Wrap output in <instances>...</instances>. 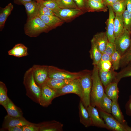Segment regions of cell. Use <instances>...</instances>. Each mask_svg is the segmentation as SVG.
Wrapping results in <instances>:
<instances>
[{
	"mask_svg": "<svg viewBox=\"0 0 131 131\" xmlns=\"http://www.w3.org/2000/svg\"><path fill=\"white\" fill-rule=\"evenodd\" d=\"M129 77H131V61L120 71L117 73L115 82L118 83L122 78Z\"/></svg>",
	"mask_w": 131,
	"mask_h": 131,
	"instance_id": "obj_32",
	"label": "cell"
},
{
	"mask_svg": "<svg viewBox=\"0 0 131 131\" xmlns=\"http://www.w3.org/2000/svg\"><path fill=\"white\" fill-rule=\"evenodd\" d=\"M118 0H103L104 3L107 6H111Z\"/></svg>",
	"mask_w": 131,
	"mask_h": 131,
	"instance_id": "obj_48",
	"label": "cell"
},
{
	"mask_svg": "<svg viewBox=\"0 0 131 131\" xmlns=\"http://www.w3.org/2000/svg\"><path fill=\"white\" fill-rule=\"evenodd\" d=\"M23 83L26 89V95L33 101L39 104L41 88L38 86L35 81L32 67L25 73Z\"/></svg>",
	"mask_w": 131,
	"mask_h": 131,
	"instance_id": "obj_2",
	"label": "cell"
},
{
	"mask_svg": "<svg viewBox=\"0 0 131 131\" xmlns=\"http://www.w3.org/2000/svg\"><path fill=\"white\" fill-rule=\"evenodd\" d=\"M112 67L111 69L107 71L99 69V75L100 80L105 87L110 83L115 82L117 72Z\"/></svg>",
	"mask_w": 131,
	"mask_h": 131,
	"instance_id": "obj_19",
	"label": "cell"
},
{
	"mask_svg": "<svg viewBox=\"0 0 131 131\" xmlns=\"http://www.w3.org/2000/svg\"><path fill=\"white\" fill-rule=\"evenodd\" d=\"M78 8L84 11L87 12L86 7L87 0H73Z\"/></svg>",
	"mask_w": 131,
	"mask_h": 131,
	"instance_id": "obj_41",
	"label": "cell"
},
{
	"mask_svg": "<svg viewBox=\"0 0 131 131\" xmlns=\"http://www.w3.org/2000/svg\"><path fill=\"white\" fill-rule=\"evenodd\" d=\"M86 9L87 12H106L108 7L104 3L99 2L87 0Z\"/></svg>",
	"mask_w": 131,
	"mask_h": 131,
	"instance_id": "obj_22",
	"label": "cell"
},
{
	"mask_svg": "<svg viewBox=\"0 0 131 131\" xmlns=\"http://www.w3.org/2000/svg\"><path fill=\"white\" fill-rule=\"evenodd\" d=\"M33 0H14V3L18 5H23L25 3ZM37 1L39 0H35Z\"/></svg>",
	"mask_w": 131,
	"mask_h": 131,
	"instance_id": "obj_47",
	"label": "cell"
},
{
	"mask_svg": "<svg viewBox=\"0 0 131 131\" xmlns=\"http://www.w3.org/2000/svg\"></svg>",
	"mask_w": 131,
	"mask_h": 131,
	"instance_id": "obj_52",
	"label": "cell"
},
{
	"mask_svg": "<svg viewBox=\"0 0 131 131\" xmlns=\"http://www.w3.org/2000/svg\"><path fill=\"white\" fill-rule=\"evenodd\" d=\"M55 15L65 22H68L85 12L79 8H61L53 12Z\"/></svg>",
	"mask_w": 131,
	"mask_h": 131,
	"instance_id": "obj_9",
	"label": "cell"
},
{
	"mask_svg": "<svg viewBox=\"0 0 131 131\" xmlns=\"http://www.w3.org/2000/svg\"><path fill=\"white\" fill-rule=\"evenodd\" d=\"M48 67L46 65H35L33 66V75L37 84L41 88L48 78Z\"/></svg>",
	"mask_w": 131,
	"mask_h": 131,
	"instance_id": "obj_10",
	"label": "cell"
},
{
	"mask_svg": "<svg viewBox=\"0 0 131 131\" xmlns=\"http://www.w3.org/2000/svg\"><path fill=\"white\" fill-rule=\"evenodd\" d=\"M97 109L100 116L107 126L108 130L113 131H131V127L120 123L111 114Z\"/></svg>",
	"mask_w": 131,
	"mask_h": 131,
	"instance_id": "obj_6",
	"label": "cell"
},
{
	"mask_svg": "<svg viewBox=\"0 0 131 131\" xmlns=\"http://www.w3.org/2000/svg\"><path fill=\"white\" fill-rule=\"evenodd\" d=\"M41 93L39 104L44 107H47L51 104L53 100L56 98V91L44 84L41 87Z\"/></svg>",
	"mask_w": 131,
	"mask_h": 131,
	"instance_id": "obj_11",
	"label": "cell"
},
{
	"mask_svg": "<svg viewBox=\"0 0 131 131\" xmlns=\"http://www.w3.org/2000/svg\"><path fill=\"white\" fill-rule=\"evenodd\" d=\"M13 6L11 3H9L5 8H0V30L2 31L5 25L6 21L13 9Z\"/></svg>",
	"mask_w": 131,
	"mask_h": 131,
	"instance_id": "obj_27",
	"label": "cell"
},
{
	"mask_svg": "<svg viewBox=\"0 0 131 131\" xmlns=\"http://www.w3.org/2000/svg\"><path fill=\"white\" fill-rule=\"evenodd\" d=\"M73 80L55 79L48 77L45 84L51 88L58 89L62 88Z\"/></svg>",
	"mask_w": 131,
	"mask_h": 131,
	"instance_id": "obj_26",
	"label": "cell"
},
{
	"mask_svg": "<svg viewBox=\"0 0 131 131\" xmlns=\"http://www.w3.org/2000/svg\"><path fill=\"white\" fill-rule=\"evenodd\" d=\"M127 10L131 13V0H126Z\"/></svg>",
	"mask_w": 131,
	"mask_h": 131,
	"instance_id": "obj_49",
	"label": "cell"
},
{
	"mask_svg": "<svg viewBox=\"0 0 131 131\" xmlns=\"http://www.w3.org/2000/svg\"><path fill=\"white\" fill-rule=\"evenodd\" d=\"M91 40L101 53L105 52L108 42L106 32L97 33L94 36Z\"/></svg>",
	"mask_w": 131,
	"mask_h": 131,
	"instance_id": "obj_16",
	"label": "cell"
},
{
	"mask_svg": "<svg viewBox=\"0 0 131 131\" xmlns=\"http://www.w3.org/2000/svg\"><path fill=\"white\" fill-rule=\"evenodd\" d=\"M130 37H131V46L130 48H131V30L130 32Z\"/></svg>",
	"mask_w": 131,
	"mask_h": 131,
	"instance_id": "obj_51",
	"label": "cell"
},
{
	"mask_svg": "<svg viewBox=\"0 0 131 131\" xmlns=\"http://www.w3.org/2000/svg\"><path fill=\"white\" fill-rule=\"evenodd\" d=\"M91 78L92 84L90 95V105L97 108L105 92L103 85L99 76V69L96 65L94 66Z\"/></svg>",
	"mask_w": 131,
	"mask_h": 131,
	"instance_id": "obj_1",
	"label": "cell"
},
{
	"mask_svg": "<svg viewBox=\"0 0 131 131\" xmlns=\"http://www.w3.org/2000/svg\"><path fill=\"white\" fill-rule=\"evenodd\" d=\"M84 70L77 72H72L60 69L52 66H49L48 77L63 80H74L80 78Z\"/></svg>",
	"mask_w": 131,
	"mask_h": 131,
	"instance_id": "obj_5",
	"label": "cell"
},
{
	"mask_svg": "<svg viewBox=\"0 0 131 131\" xmlns=\"http://www.w3.org/2000/svg\"><path fill=\"white\" fill-rule=\"evenodd\" d=\"M37 1L41 5L51 9L53 12L60 8L55 0H39Z\"/></svg>",
	"mask_w": 131,
	"mask_h": 131,
	"instance_id": "obj_34",
	"label": "cell"
},
{
	"mask_svg": "<svg viewBox=\"0 0 131 131\" xmlns=\"http://www.w3.org/2000/svg\"><path fill=\"white\" fill-rule=\"evenodd\" d=\"M111 7L115 14H123L126 7V0H118Z\"/></svg>",
	"mask_w": 131,
	"mask_h": 131,
	"instance_id": "obj_31",
	"label": "cell"
},
{
	"mask_svg": "<svg viewBox=\"0 0 131 131\" xmlns=\"http://www.w3.org/2000/svg\"><path fill=\"white\" fill-rule=\"evenodd\" d=\"M8 54L17 57L26 56L28 54V48L22 43H18L14 46L12 49L8 51Z\"/></svg>",
	"mask_w": 131,
	"mask_h": 131,
	"instance_id": "obj_24",
	"label": "cell"
},
{
	"mask_svg": "<svg viewBox=\"0 0 131 131\" xmlns=\"http://www.w3.org/2000/svg\"><path fill=\"white\" fill-rule=\"evenodd\" d=\"M114 26V35L115 38L123 32L124 29L122 14H115Z\"/></svg>",
	"mask_w": 131,
	"mask_h": 131,
	"instance_id": "obj_28",
	"label": "cell"
},
{
	"mask_svg": "<svg viewBox=\"0 0 131 131\" xmlns=\"http://www.w3.org/2000/svg\"><path fill=\"white\" fill-rule=\"evenodd\" d=\"M116 50L114 43L108 42L106 46L105 52L111 56Z\"/></svg>",
	"mask_w": 131,
	"mask_h": 131,
	"instance_id": "obj_40",
	"label": "cell"
},
{
	"mask_svg": "<svg viewBox=\"0 0 131 131\" xmlns=\"http://www.w3.org/2000/svg\"><path fill=\"white\" fill-rule=\"evenodd\" d=\"M55 90L56 98L67 94L73 93L77 95L81 100L82 98V90L79 78L73 80L61 89Z\"/></svg>",
	"mask_w": 131,
	"mask_h": 131,
	"instance_id": "obj_7",
	"label": "cell"
},
{
	"mask_svg": "<svg viewBox=\"0 0 131 131\" xmlns=\"http://www.w3.org/2000/svg\"></svg>",
	"mask_w": 131,
	"mask_h": 131,
	"instance_id": "obj_53",
	"label": "cell"
},
{
	"mask_svg": "<svg viewBox=\"0 0 131 131\" xmlns=\"http://www.w3.org/2000/svg\"><path fill=\"white\" fill-rule=\"evenodd\" d=\"M80 121L85 127L93 126L89 113L82 101L80 100L78 106Z\"/></svg>",
	"mask_w": 131,
	"mask_h": 131,
	"instance_id": "obj_18",
	"label": "cell"
},
{
	"mask_svg": "<svg viewBox=\"0 0 131 131\" xmlns=\"http://www.w3.org/2000/svg\"><path fill=\"white\" fill-rule=\"evenodd\" d=\"M118 83L116 82H113L105 87V93L112 100H118L119 93Z\"/></svg>",
	"mask_w": 131,
	"mask_h": 131,
	"instance_id": "obj_25",
	"label": "cell"
},
{
	"mask_svg": "<svg viewBox=\"0 0 131 131\" xmlns=\"http://www.w3.org/2000/svg\"><path fill=\"white\" fill-rule=\"evenodd\" d=\"M131 61V48H130L121 57L120 67H124Z\"/></svg>",
	"mask_w": 131,
	"mask_h": 131,
	"instance_id": "obj_38",
	"label": "cell"
},
{
	"mask_svg": "<svg viewBox=\"0 0 131 131\" xmlns=\"http://www.w3.org/2000/svg\"><path fill=\"white\" fill-rule=\"evenodd\" d=\"M86 108L90 117L93 126L105 128L107 130V127L103 120L100 116L97 108L90 105Z\"/></svg>",
	"mask_w": 131,
	"mask_h": 131,
	"instance_id": "obj_14",
	"label": "cell"
},
{
	"mask_svg": "<svg viewBox=\"0 0 131 131\" xmlns=\"http://www.w3.org/2000/svg\"><path fill=\"white\" fill-rule=\"evenodd\" d=\"M91 48L89 51L93 65H97L101 58L102 53L98 49L94 42L91 40Z\"/></svg>",
	"mask_w": 131,
	"mask_h": 131,
	"instance_id": "obj_29",
	"label": "cell"
},
{
	"mask_svg": "<svg viewBox=\"0 0 131 131\" xmlns=\"http://www.w3.org/2000/svg\"><path fill=\"white\" fill-rule=\"evenodd\" d=\"M38 3H39V8L38 15H40L45 16L55 15L52 10L41 5L39 2Z\"/></svg>",
	"mask_w": 131,
	"mask_h": 131,
	"instance_id": "obj_39",
	"label": "cell"
},
{
	"mask_svg": "<svg viewBox=\"0 0 131 131\" xmlns=\"http://www.w3.org/2000/svg\"><path fill=\"white\" fill-rule=\"evenodd\" d=\"M126 113L129 116H131V95L130 96L129 99L127 102L125 106Z\"/></svg>",
	"mask_w": 131,
	"mask_h": 131,
	"instance_id": "obj_45",
	"label": "cell"
},
{
	"mask_svg": "<svg viewBox=\"0 0 131 131\" xmlns=\"http://www.w3.org/2000/svg\"><path fill=\"white\" fill-rule=\"evenodd\" d=\"M107 6L108 9L109 14L108 18L106 22V32L108 41L114 43L115 39L114 35L115 14L111 6Z\"/></svg>",
	"mask_w": 131,
	"mask_h": 131,
	"instance_id": "obj_13",
	"label": "cell"
},
{
	"mask_svg": "<svg viewBox=\"0 0 131 131\" xmlns=\"http://www.w3.org/2000/svg\"><path fill=\"white\" fill-rule=\"evenodd\" d=\"M38 16L51 30L61 26L65 22L55 15L45 16L39 15Z\"/></svg>",
	"mask_w": 131,
	"mask_h": 131,
	"instance_id": "obj_21",
	"label": "cell"
},
{
	"mask_svg": "<svg viewBox=\"0 0 131 131\" xmlns=\"http://www.w3.org/2000/svg\"><path fill=\"white\" fill-rule=\"evenodd\" d=\"M114 44L117 51L122 56L130 48L131 40L130 32L124 29L123 32L115 38Z\"/></svg>",
	"mask_w": 131,
	"mask_h": 131,
	"instance_id": "obj_8",
	"label": "cell"
},
{
	"mask_svg": "<svg viewBox=\"0 0 131 131\" xmlns=\"http://www.w3.org/2000/svg\"><path fill=\"white\" fill-rule=\"evenodd\" d=\"M108 60L111 61V56L105 52L102 53L101 59L97 65L98 69L100 68L101 65L103 62Z\"/></svg>",
	"mask_w": 131,
	"mask_h": 131,
	"instance_id": "obj_44",
	"label": "cell"
},
{
	"mask_svg": "<svg viewBox=\"0 0 131 131\" xmlns=\"http://www.w3.org/2000/svg\"><path fill=\"white\" fill-rule=\"evenodd\" d=\"M39 131H63V125L55 120L42 122L38 123Z\"/></svg>",
	"mask_w": 131,
	"mask_h": 131,
	"instance_id": "obj_15",
	"label": "cell"
},
{
	"mask_svg": "<svg viewBox=\"0 0 131 131\" xmlns=\"http://www.w3.org/2000/svg\"><path fill=\"white\" fill-rule=\"evenodd\" d=\"M23 131H39L38 124L29 125L22 126Z\"/></svg>",
	"mask_w": 131,
	"mask_h": 131,
	"instance_id": "obj_42",
	"label": "cell"
},
{
	"mask_svg": "<svg viewBox=\"0 0 131 131\" xmlns=\"http://www.w3.org/2000/svg\"><path fill=\"white\" fill-rule=\"evenodd\" d=\"M27 120L23 116L15 117L7 115L5 116L0 131H5L7 129L11 127L33 124Z\"/></svg>",
	"mask_w": 131,
	"mask_h": 131,
	"instance_id": "obj_12",
	"label": "cell"
},
{
	"mask_svg": "<svg viewBox=\"0 0 131 131\" xmlns=\"http://www.w3.org/2000/svg\"><path fill=\"white\" fill-rule=\"evenodd\" d=\"M23 131L22 126H17L9 127L5 131Z\"/></svg>",
	"mask_w": 131,
	"mask_h": 131,
	"instance_id": "obj_46",
	"label": "cell"
},
{
	"mask_svg": "<svg viewBox=\"0 0 131 131\" xmlns=\"http://www.w3.org/2000/svg\"><path fill=\"white\" fill-rule=\"evenodd\" d=\"M24 30L25 34L31 37H37L42 33L51 30L38 16L27 20Z\"/></svg>",
	"mask_w": 131,
	"mask_h": 131,
	"instance_id": "obj_3",
	"label": "cell"
},
{
	"mask_svg": "<svg viewBox=\"0 0 131 131\" xmlns=\"http://www.w3.org/2000/svg\"><path fill=\"white\" fill-rule=\"evenodd\" d=\"M55 0L60 8H79L73 0Z\"/></svg>",
	"mask_w": 131,
	"mask_h": 131,
	"instance_id": "obj_33",
	"label": "cell"
},
{
	"mask_svg": "<svg viewBox=\"0 0 131 131\" xmlns=\"http://www.w3.org/2000/svg\"><path fill=\"white\" fill-rule=\"evenodd\" d=\"M112 101L111 108L112 115L120 123L124 125H128L120 108L118 100Z\"/></svg>",
	"mask_w": 131,
	"mask_h": 131,
	"instance_id": "obj_23",
	"label": "cell"
},
{
	"mask_svg": "<svg viewBox=\"0 0 131 131\" xmlns=\"http://www.w3.org/2000/svg\"><path fill=\"white\" fill-rule=\"evenodd\" d=\"M88 1H93L104 3L103 0H87Z\"/></svg>",
	"mask_w": 131,
	"mask_h": 131,
	"instance_id": "obj_50",
	"label": "cell"
},
{
	"mask_svg": "<svg viewBox=\"0 0 131 131\" xmlns=\"http://www.w3.org/2000/svg\"><path fill=\"white\" fill-rule=\"evenodd\" d=\"M122 15L124 28L130 32L131 30V13L126 9Z\"/></svg>",
	"mask_w": 131,
	"mask_h": 131,
	"instance_id": "obj_35",
	"label": "cell"
},
{
	"mask_svg": "<svg viewBox=\"0 0 131 131\" xmlns=\"http://www.w3.org/2000/svg\"><path fill=\"white\" fill-rule=\"evenodd\" d=\"M8 90L5 84L2 81L0 82V104L5 102L9 98L7 95Z\"/></svg>",
	"mask_w": 131,
	"mask_h": 131,
	"instance_id": "obj_37",
	"label": "cell"
},
{
	"mask_svg": "<svg viewBox=\"0 0 131 131\" xmlns=\"http://www.w3.org/2000/svg\"><path fill=\"white\" fill-rule=\"evenodd\" d=\"M112 102V100L105 93L100 100L98 107L97 108L111 114Z\"/></svg>",
	"mask_w": 131,
	"mask_h": 131,
	"instance_id": "obj_30",
	"label": "cell"
},
{
	"mask_svg": "<svg viewBox=\"0 0 131 131\" xmlns=\"http://www.w3.org/2000/svg\"><path fill=\"white\" fill-rule=\"evenodd\" d=\"M121 57L117 50L111 56L112 66L115 70H117L120 67Z\"/></svg>",
	"mask_w": 131,
	"mask_h": 131,
	"instance_id": "obj_36",
	"label": "cell"
},
{
	"mask_svg": "<svg viewBox=\"0 0 131 131\" xmlns=\"http://www.w3.org/2000/svg\"><path fill=\"white\" fill-rule=\"evenodd\" d=\"M112 67L111 61L108 60L104 61L102 63L99 69H100L104 71H107L109 70Z\"/></svg>",
	"mask_w": 131,
	"mask_h": 131,
	"instance_id": "obj_43",
	"label": "cell"
},
{
	"mask_svg": "<svg viewBox=\"0 0 131 131\" xmlns=\"http://www.w3.org/2000/svg\"><path fill=\"white\" fill-rule=\"evenodd\" d=\"M1 105L5 109L8 115L15 117L23 116V114L22 110L15 105L9 98Z\"/></svg>",
	"mask_w": 131,
	"mask_h": 131,
	"instance_id": "obj_17",
	"label": "cell"
},
{
	"mask_svg": "<svg viewBox=\"0 0 131 131\" xmlns=\"http://www.w3.org/2000/svg\"><path fill=\"white\" fill-rule=\"evenodd\" d=\"M27 15V20L31 19L38 15L39 3L36 0H33L26 2L23 5Z\"/></svg>",
	"mask_w": 131,
	"mask_h": 131,
	"instance_id": "obj_20",
	"label": "cell"
},
{
	"mask_svg": "<svg viewBox=\"0 0 131 131\" xmlns=\"http://www.w3.org/2000/svg\"><path fill=\"white\" fill-rule=\"evenodd\" d=\"M92 71L84 70L79 78L81 85L82 98L80 100L86 108L90 105V95L92 86Z\"/></svg>",
	"mask_w": 131,
	"mask_h": 131,
	"instance_id": "obj_4",
	"label": "cell"
}]
</instances>
